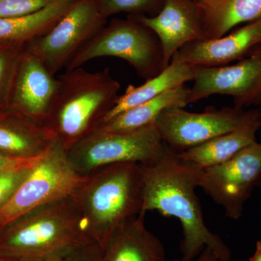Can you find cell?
I'll return each mask as SVG.
<instances>
[{"label":"cell","instance_id":"obj_1","mask_svg":"<svg viewBox=\"0 0 261 261\" xmlns=\"http://www.w3.org/2000/svg\"><path fill=\"white\" fill-rule=\"evenodd\" d=\"M140 167L143 180L140 214L156 211L179 221L183 239L180 245L182 257L178 260L193 261L205 247H209L229 261L231 250L219 235L206 226L196 195L202 168L182 159L167 145L159 159L140 164Z\"/></svg>","mask_w":261,"mask_h":261},{"label":"cell","instance_id":"obj_2","mask_svg":"<svg viewBox=\"0 0 261 261\" xmlns=\"http://www.w3.org/2000/svg\"><path fill=\"white\" fill-rule=\"evenodd\" d=\"M70 197L87 236L103 250L117 228L142 211L140 164L119 163L98 168L85 176Z\"/></svg>","mask_w":261,"mask_h":261},{"label":"cell","instance_id":"obj_3","mask_svg":"<svg viewBox=\"0 0 261 261\" xmlns=\"http://www.w3.org/2000/svg\"><path fill=\"white\" fill-rule=\"evenodd\" d=\"M57 79L56 97L43 127L67 150L102 124L119 97L121 84L108 68L90 72L80 67Z\"/></svg>","mask_w":261,"mask_h":261},{"label":"cell","instance_id":"obj_4","mask_svg":"<svg viewBox=\"0 0 261 261\" xmlns=\"http://www.w3.org/2000/svg\"><path fill=\"white\" fill-rule=\"evenodd\" d=\"M89 241L68 197L37 207L0 228V257L48 261Z\"/></svg>","mask_w":261,"mask_h":261},{"label":"cell","instance_id":"obj_5","mask_svg":"<svg viewBox=\"0 0 261 261\" xmlns=\"http://www.w3.org/2000/svg\"><path fill=\"white\" fill-rule=\"evenodd\" d=\"M102 57L124 60L145 81L167 67L159 38L133 15L126 19L114 18L106 23L73 57L66 69L80 68Z\"/></svg>","mask_w":261,"mask_h":261},{"label":"cell","instance_id":"obj_6","mask_svg":"<svg viewBox=\"0 0 261 261\" xmlns=\"http://www.w3.org/2000/svg\"><path fill=\"white\" fill-rule=\"evenodd\" d=\"M166 145L152 124L132 132L96 129L73 144L66 154L73 169L86 176L115 163L153 162Z\"/></svg>","mask_w":261,"mask_h":261},{"label":"cell","instance_id":"obj_7","mask_svg":"<svg viewBox=\"0 0 261 261\" xmlns=\"http://www.w3.org/2000/svg\"><path fill=\"white\" fill-rule=\"evenodd\" d=\"M84 178L72 167L65 147L53 141L0 209V228L37 207L70 197Z\"/></svg>","mask_w":261,"mask_h":261},{"label":"cell","instance_id":"obj_8","mask_svg":"<svg viewBox=\"0 0 261 261\" xmlns=\"http://www.w3.org/2000/svg\"><path fill=\"white\" fill-rule=\"evenodd\" d=\"M261 125V108L208 106L202 113H191L182 108L164 110L153 125L165 144L181 152L218 136L252 125Z\"/></svg>","mask_w":261,"mask_h":261},{"label":"cell","instance_id":"obj_9","mask_svg":"<svg viewBox=\"0 0 261 261\" xmlns=\"http://www.w3.org/2000/svg\"><path fill=\"white\" fill-rule=\"evenodd\" d=\"M97 0H75L61 20L27 47L56 75L106 25Z\"/></svg>","mask_w":261,"mask_h":261},{"label":"cell","instance_id":"obj_10","mask_svg":"<svg viewBox=\"0 0 261 261\" xmlns=\"http://www.w3.org/2000/svg\"><path fill=\"white\" fill-rule=\"evenodd\" d=\"M260 184L261 143L255 141L223 164L202 168L199 187L222 206L226 217L237 221Z\"/></svg>","mask_w":261,"mask_h":261},{"label":"cell","instance_id":"obj_11","mask_svg":"<svg viewBox=\"0 0 261 261\" xmlns=\"http://www.w3.org/2000/svg\"><path fill=\"white\" fill-rule=\"evenodd\" d=\"M214 94L231 96L235 107L261 106V58L249 56L236 64L198 68L190 104Z\"/></svg>","mask_w":261,"mask_h":261},{"label":"cell","instance_id":"obj_12","mask_svg":"<svg viewBox=\"0 0 261 261\" xmlns=\"http://www.w3.org/2000/svg\"><path fill=\"white\" fill-rule=\"evenodd\" d=\"M57 89L56 75L25 46L19 62L8 109L43 126Z\"/></svg>","mask_w":261,"mask_h":261},{"label":"cell","instance_id":"obj_13","mask_svg":"<svg viewBox=\"0 0 261 261\" xmlns=\"http://www.w3.org/2000/svg\"><path fill=\"white\" fill-rule=\"evenodd\" d=\"M261 42V16L223 37L187 43L172 59L196 68H214L242 61Z\"/></svg>","mask_w":261,"mask_h":261},{"label":"cell","instance_id":"obj_14","mask_svg":"<svg viewBox=\"0 0 261 261\" xmlns=\"http://www.w3.org/2000/svg\"><path fill=\"white\" fill-rule=\"evenodd\" d=\"M137 17L159 38L166 66L180 48L187 43L204 39L194 0H165L162 9L154 16Z\"/></svg>","mask_w":261,"mask_h":261},{"label":"cell","instance_id":"obj_15","mask_svg":"<svg viewBox=\"0 0 261 261\" xmlns=\"http://www.w3.org/2000/svg\"><path fill=\"white\" fill-rule=\"evenodd\" d=\"M145 215L127 220L113 233L101 261H165V249L145 224Z\"/></svg>","mask_w":261,"mask_h":261},{"label":"cell","instance_id":"obj_16","mask_svg":"<svg viewBox=\"0 0 261 261\" xmlns=\"http://www.w3.org/2000/svg\"><path fill=\"white\" fill-rule=\"evenodd\" d=\"M53 142L44 127L10 109L0 111V152L22 160L42 155Z\"/></svg>","mask_w":261,"mask_h":261},{"label":"cell","instance_id":"obj_17","mask_svg":"<svg viewBox=\"0 0 261 261\" xmlns=\"http://www.w3.org/2000/svg\"><path fill=\"white\" fill-rule=\"evenodd\" d=\"M196 4L204 39L223 37L261 16V0H200Z\"/></svg>","mask_w":261,"mask_h":261},{"label":"cell","instance_id":"obj_18","mask_svg":"<svg viewBox=\"0 0 261 261\" xmlns=\"http://www.w3.org/2000/svg\"><path fill=\"white\" fill-rule=\"evenodd\" d=\"M197 70L198 68L171 59L169 65L160 74L146 80L145 84L138 87L128 85L124 93L118 97L103 123L126 110L152 100L169 91L179 88L187 82L194 81Z\"/></svg>","mask_w":261,"mask_h":261},{"label":"cell","instance_id":"obj_19","mask_svg":"<svg viewBox=\"0 0 261 261\" xmlns=\"http://www.w3.org/2000/svg\"><path fill=\"white\" fill-rule=\"evenodd\" d=\"M260 124L252 125L218 136L186 150L178 152L180 157L201 168L226 162L244 147L256 141Z\"/></svg>","mask_w":261,"mask_h":261},{"label":"cell","instance_id":"obj_20","mask_svg":"<svg viewBox=\"0 0 261 261\" xmlns=\"http://www.w3.org/2000/svg\"><path fill=\"white\" fill-rule=\"evenodd\" d=\"M190 88L184 85L148 102L126 110L101 125L97 129L107 132H132L152 125L164 110L185 108L190 105Z\"/></svg>","mask_w":261,"mask_h":261},{"label":"cell","instance_id":"obj_21","mask_svg":"<svg viewBox=\"0 0 261 261\" xmlns=\"http://www.w3.org/2000/svg\"><path fill=\"white\" fill-rule=\"evenodd\" d=\"M75 0H56L32 14L18 17H0V42L27 44L44 35L70 9Z\"/></svg>","mask_w":261,"mask_h":261},{"label":"cell","instance_id":"obj_22","mask_svg":"<svg viewBox=\"0 0 261 261\" xmlns=\"http://www.w3.org/2000/svg\"><path fill=\"white\" fill-rule=\"evenodd\" d=\"M27 44L0 42V111L8 109L17 70Z\"/></svg>","mask_w":261,"mask_h":261},{"label":"cell","instance_id":"obj_23","mask_svg":"<svg viewBox=\"0 0 261 261\" xmlns=\"http://www.w3.org/2000/svg\"><path fill=\"white\" fill-rule=\"evenodd\" d=\"M101 14L108 19L120 13L133 16H154L162 9L165 0H97Z\"/></svg>","mask_w":261,"mask_h":261},{"label":"cell","instance_id":"obj_24","mask_svg":"<svg viewBox=\"0 0 261 261\" xmlns=\"http://www.w3.org/2000/svg\"><path fill=\"white\" fill-rule=\"evenodd\" d=\"M41 156L0 173V209L13 197Z\"/></svg>","mask_w":261,"mask_h":261},{"label":"cell","instance_id":"obj_25","mask_svg":"<svg viewBox=\"0 0 261 261\" xmlns=\"http://www.w3.org/2000/svg\"><path fill=\"white\" fill-rule=\"evenodd\" d=\"M56 0H0V17L23 16L36 13Z\"/></svg>","mask_w":261,"mask_h":261},{"label":"cell","instance_id":"obj_26","mask_svg":"<svg viewBox=\"0 0 261 261\" xmlns=\"http://www.w3.org/2000/svg\"><path fill=\"white\" fill-rule=\"evenodd\" d=\"M102 255L101 247L89 241L48 261H101Z\"/></svg>","mask_w":261,"mask_h":261},{"label":"cell","instance_id":"obj_27","mask_svg":"<svg viewBox=\"0 0 261 261\" xmlns=\"http://www.w3.org/2000/svg\"><path fill=\"white\" fill-rule=\"evenodd\" d=\"M31 160L32 159H18L0 152V173L4 172V171L10 169V168L18 166L19 165L28 162V161H31Z\"/></svg>","mask_w":261,"mask_h":261},{"label":"cell","instance_id":"obj_28","mask_svg":"<svg viewBox=\"0 0 261 261\" xmlns=\"http://www.w3.org/2000/svg\"><path fill=\"white\" fill-rule=\"evenodd\" d=\"M165 261H179V260H167ZM196 261H228L225 260L221 256H219L212 248L209 247H205L203 249L199 256L197 257Z\"/></svg>","mask_w":261,"mask_h":261},{"label":"cell","instance_id":"obj_29","mask_svg":"<svg viewBox=\"0 0 261 261\" xmlns=\"http://www.w3.org/2000/svg\"><path fill=\"white\" fill-rule=\"evenodd\" d=\"M250 261H261V240H258L255 245V252L250 257Z\"/></svg>","mask_w":261,"mask_h":261},{"label":"cell","instance_id":"obj_30","mask_svg":"<svg viewBox=\"0 0 261 261\" xmlns=\"http://www.w3.org/2000/svg\"><path fill=\"white\" fill-rule=\"evenodd\" d=\"M249 56H255L257 57V58H261V42L260 44H257L256 47H254L253 49H252L251 51L249 53Z\"/></svg>","mask_w":261,"mask_h":261},{"label":"cell","instance_id":"obj_31","mask_svg":"<svg viewBox=\"0 0 261 261\" xmlns=\"http://www.w3.org/2000/svg\"><path fill=\"white\" fill-rule=\"evenodd\" d=\"M0 261H19L14 259L8 258V257H0Z\"/></svg>","mask_w":261,"mask_h":261},{"label":"cell","instance_id":"obj_32","mask_svg":"<svg viewBox=\"0 0 261 261\" xmlns=\"http://www.w3.org/2000/svg\"><path fill=\"white\" fill-rule=\"evenodd\" d=\"M194 1L196 3H198L199 1H200V0H194Z\"/></svg>","mask_w":261,"mask_h":261}]
</instances>
